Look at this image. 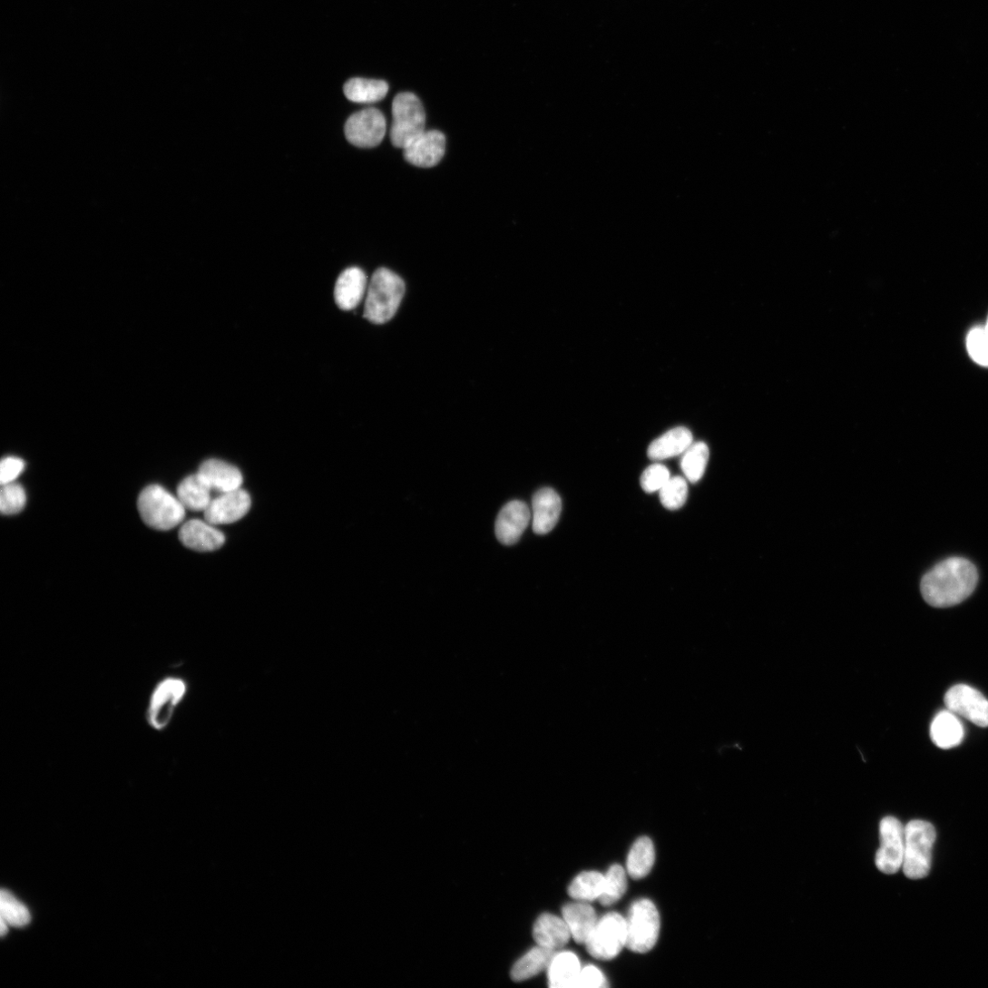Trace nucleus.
<instances>
[{"mask_svg":"<svg viewBox=\"0 0 988 988\" xmlns=\"http://www.w3.org/2000/svg\"><path fill=\"white\" fill-rule=\"evenodd\" d=\"M978 578L977 570L971 562L959 557L949 558L924 576L922 595L933 607L954 606L973 592Z\"/></svg>","mask_w":988,"mask_h":988,"instance_id":"nucleus-1","label":"nucleus"},{"mask_svg":"<svg viewBox=\"0 0 988 988\" xmlns=\"http://www.w3.org/2000/svg\"><path fill=\"white\" fill-rule=\"evenodd\" d=\"M403 279L387 269H377L368 284L364 316L376 324L388 322L405 296Z\"/></svg>","mask_w":988,"mask_h":988,"instance_id":"nucleus-2","label":"nucleus"},{"mask_svg":"<svg viewBox=\"0 0 988 988\" xmlns=\"http://www.w3.org/2000/svg\"><path fill=\"white\" fill-rule=\"evenodd\" d=\"M138 509L144 523L160 531H169L179 525L186 513L179 498L160 485H150L142 492Z\"/></svg>","mask_w":988,"mask_h":988,"instance_id":"nucleus-3","label":"nucleus"},{"mask_svg":"<svg viewBox=\"0 0 988 988\" xmlns=\"http://www.w3.org/2000/svg\"><path fill=\"white\" fill-rule=\"evenodd\" d=\"M936 832L924 820H913L905 827V850L903 870L911 880L925 877L931 869Z\"/></svg>","mask_w":988,"mask_h":988,"instance_id":"nucleus-4","label":"nucleus"},{"mask_svg":"<svg viewBox=\"0 0 988 988\" xmlns=\"http://www.w3.org/2000/svg\"><path fill=\"white\" fill-rule=\"evenodd\" d=\"M392 114L390 137L395 147L404 149L425 132V110L416 94L409 92L398 93L393 101Z\"/></svg>","mask_w":988,"mask_h":988,"instance_id":"nucleus-5","label":"nucleus"},{"mask_svg":"<svg viewBox=\"0 0 988 988\" xmlns=\"http://www.w3.org/2000/svg\"><path fill=\"white\" fill-rule=\"evenodd\" d=\"M660 925V915L651 901L634 902L626 918V947L634 953L649 952L657 943Z\"/></svg>","mask_w":988,"mask_h":988,"instance_id":"nucleus-6","label":"nucleus"},{"mask_svg":"<svg viewBox=\"0 0 988 988\" xmlns=\"http://www.w3.org/2000/svg\"><path fill=\"white\" fill-rule=\"evenodd\" d=\"M186 693L187 684L181 679L170 677L159 682L153 690L147 709L149 725L158 731L165 729Z\"/></svg>","mask_w":988,"mask_h":988,"instance_id":"nucleus-7","label":"nucleus"},{"mask_svg":"<svg viewBox=\"0 0 988 988\" xmlns=\"http://www.w3.org/2000/svg\"><path fill=\"white\" fill-rule=\"evenodd\" d=\"M626 943V918L617 913H610L599 919L586 946L593 957L611 960L621 952Z\"/></svg>","mask_w":988,"mask_h":988,"instance_id":"nucleus-8","label":"nucleus"},{"mask_svg":"<svg viewBox=\"0 0 988 988\" xmlns=\"http://www.w3.org/2000/svg\"><path fill=\"white\" fill-rule=\"evenodd\" d=\"M881 846L875 863L883 873L893 875L903 868L905 850V827L895 817L884 818L880 826Z\"/></svg>","mask_w":988,"mask_h":988,"instance_id":"nucleus-9","label":"nucleus"},{"mask_svg":"<svg viewBox=\"0 0 988 988\" xmlns=\"http://www.w3.org/2000/svg\"><path fill=\"white\" fill-rule=\"evenodd\" d=\"M347 139L359 148H374L384 140L386 132V118L380 110L367 108L352 115L345 128Z\"/></svg>","mask_w":988,"mask_h":988,"instance_id":"nucleus-10","label":"nucleus"},{"mask_svg":"<svg viewBox=\"0 0 988 988\" xmlns=\"http://www.w3.org/2000/svg\"><path fill=\"white\" fill-rule=\"evenodd\" d=\"M946 709L982 728L988 727V700L983 695L967 685H957L944 697Z\"/></svg>","mask_w":988,"mask_h":988,"instance_id":"nucleus-11","label":"nucleus"},{"mask_svg":"<svg viewBox=\"0 0 988 988\" xmlns=\"http://www.w3.org/2000/svg\"><path fill=\"white\" fill-rule=\"evenodd\" d=\"M251 497L242 488L213 498L204 513V519L213 525L230 524L244 518L251 508Z\"/></svg>","mask_w":988,"mask_h":988,"instance_id":"nucleus-12","label":"nucleus"},{"mask_svg":"<svg viewBox=\"0 0 988 988\" xmlns=\"http://www.w3.org/2000/svg\"><path fill=\"white\" fill-rule=\"evenodd\" d=\"M403 150L404 158L410 164L431 168L443 160L446 151V138L437 131H425Z\"/></svg>","mask_w":988,"mask_h":988,"instance_id":"nucleus-13","label":"nucleus"},{"mask_svg":"<svg viewBox=\"0 0 988 988\" xmlns=\"http://www.w3.org/2000/svg\"><path fill=\"white\" fill-rule=\"evenodd\" d=\"M183 545L198 553L218 551L226 543L225 534L209 522L192 519L186 522L179 532Z\"/></svg>","mask_w":988,"mask_h":988,"instance_id":"nucleus-14","label":"nucleus"},{"mask_svg":"<svg viewBox=\"0 0 988 988\" xmlns=\"http://www.w3.org/2000/svg\"><path fill=\"white\" fill-rule=\"evenodd\" d=\"M531 512L525 503L512 501L503 507L495 522V534L504 545L516 543L531 520Z\"/></svg>","mask_w":988,"mask_h":988,"instance_id":"nucleus-15","label":"nucleus"},{"mask_svg":"<svg viewBox=\"0 0 988 988\" xmlns=\"http://www.w3.org/2000/svg\"><path fill=\"white\" fill-rule=\"evenodd\" d=\"M533 530L537 534L552 532L559 522L562 501L552 488H543L535 493L532 501Z\"/></svg>","mask_w":988,"mask_h":988,"instance_id":"nucleus-16","label":"nucleus"},{"mask_svg":"<svg viewBox=\"0 0 988 988\" xmlns=\"http://www.w3.org/2000/svg\"><path fill=\"white\" fill-rule=\"evenodd\" d=\"M198 474L208 484L211 492L218 494L241 489L244 481L239 468L216 459L205 461L200 466Z\"/></svg>","mask_w":988,"mask_h":988,"instance_id":"nucleus-17","label":"nucleus"},{"mask_svg":"<svg viewBox=\"0 0 988 988\" xmlns=\"http://www.w3.org/2000/svg\"><path fill=\"white\" fill-rule=\"evenodd\" d=\"M367 288V277L361 269H347L337 279L335 289L336 302L340 308L352 310L363 300Z\"/></svg>","mask_w":988,"mask_h":988,"instance_id":"nucleus-18","label":"nucleus"},{"mask_svg":"<svg viewBox=\"0 0 988 988\" xmlns=\"http://www.w3.org/2000/svg\"><path fill=\"white\" fill-rule=\"evenodd\" d=\"M533 936L537 945L557 951L569 943L572 934L563 917L543 914L534 923Z\"/></svg>","mask_w":988,"mask_h":988,"instance_id":"nucleus-19","label":"nucleus"},{"mask_svg":"<svg viewBox=\"0 0 988 988\" xmlns=\"http://www.w3.org/2000/svg\"><path fill=\"white\" fill-rule=\"evenodd\" d=\"M693 444V435L685 426L675 427L655 439L648 448L649 459L655 462L683 455Z\"/></svg>","mask_w":988,"mask_h":988,"instance_id":"nucleus-20","label":"nucleus"},{"mask_svg":"<svg viewBox=\"0 0 988 988\" xmlns=\"http://www.w3.org/2000/svg\"><path fill=\"white\" fill-rule=\"evenodd\" d=\"M562 917L577 944H586L599 918L594 908L585 902L572 903L562 908Z\"/></svg>","mask_w":988,"mask_h":988,"instance_id":"nucleus-21","label":"nucleus"},{"mask_svg":"<svg viewBox=\"0 0 988 988\" xmlns=\"http://www.w3.org/2000/svg\"><path fill=\"white\" fill-rule=\"evenodd\" d=\"M582 969L577 954L556 952L546 969L548 985L553 988H575Z\"/></svg>","mask_w":988,"mask_h":988,"instance_id":"nucleus-22","label":"nucleus"},{"mask_svg":"<svg viewBox=\"0 0 988 988\" xmlns=\"http://www.w3.org/2000/svg\"><path fill=\"white\" fill-rule=\"evenodd\" d=\"M930 734L937 747L949 749L962 743L964 738V728L959 717L946 709L940 711L934 719Z\"/></svg>","mask_w":988,"mask_h":988,"instance_id":"nucleus-23","label":"nucleus"},{"mask_svg":"<svg viewBox=\"0 0 988 988\" xmlns=\"http://www.w3.org/2000/svg\"><path fill=\"white\" fill-rule=\"evenodd\" d=\"M211 490L197 474L185 478L178 486L177 497L187 510L204 512L210 504Z\"/></svg>","mask_w":988,"mask_h":988,"instance_id":"nucleus-24","label":"nucleus"},{"mask_svg":"<svg viewBox=\"0 0 988 988\" xmlns=\"http://www.w3.org/2000/svg\"><path fill=\"white\" fill-rule=\"evenodd\" d=\"M556 952L540 945L532 948L513 966L512 979L515 982L524 981L547 969Z\"/></svg>","mask_w":988,"mask_h":988,"instance_id":"nucleus-25","label":"nucleus"},{"mask_svg":"<svg viewBox=\"0 0 988 988\" xmlns=\"http://www.w3.org/2000/svg\"><path fill=\"white\" fill-rule=\"evenodd\" d=\"M388 84L382 80L353 78L345 84L347 97L355 103H372L383 100L388 93Z\"/></svg>","mask_w":988,"mask_h":988,"instance_id":"nucleus-26","label":"nucleus"},{"mask_svg":"<svg viewBox=\"0 0 988 988\" xmlns=\"http://www.w3.org/2000/svg\"><path fill=\"white\" fill-rule=\"evenodd\" d=\"M655 861L652 841L646 836L639 838L631 846L627 857V872L633 880H641L651 870Z\"/></svg>","mask_w":988,"mask_h":988,"instance_id":"nucleus-27","label":"nucleus"},{"mask_svg":"<svg viewBox=\"0 0 988 988\" xmlns=\"http://www.w3.org/2000/svg\"><path fill=\"white\" fill-rule=\"evenodd\" d=\"M605 875L597 871H585L575 877L569 887L570 896L579 902L591 903L599 900L604 887Z\"/></svg>","mask_w":988,"mask_h":988,"instance_id":"nucleus-28","label":"nucleus"},{"mask_svg":"<svg viewBox=\"0 0 988 988\" xmlns=\"http://www.w3.org/2000/svg\"><path fill=\"white\" fill-rule=\"evenodd\" d=\"M709 459V450L706 444H692L683 454L680 464L685 478L692 484L700 481L705 474Z\"/></svg>","mask_w":988,"mask_h":988,"instance_id":"nucleus-29","label":"nucleus"},{"mask_svg":"<svg viewBox=\"0 0 988 988\" xmlns=\"http://www.w3.org/2000/svg\"><path fill=\"white\" fill-rule=\"evenodd\" d=\"M626 890L625 870L620 865H613L605 875L603 892L599 901L603 906H611L621 899Z\"/></svg>","mask_w":988,"mask_h":988,"instance_id":"nucleus-30","label":"nucleus"},{"mask_svg":"<svg viewBox=\"0 0 988 988\" xmlns=\"http://www.w3.org/2000/svg\"><path fill=\"white\" fill-rule=\"evenodd\" d=\"M0 915L14 927L22 928L31 923V914L27 907L5 890L0 894Z\"/></svg>","mask_w":988,"mask_h":988,"instance_id":"nucleus-31","label":"nucleus"},{"mask_svg":"<svg viewBox=\"0 0 988 988\" xmlns=\"http://www.w3.org/2000/svg\"><path fill=\"white\" fill-rule=\"evenodd\" d=\"M688 480L681 476L671 477L661 489L660 501L664 507L675 511L686 504L689 496Z\"/></svg>","mask_w":988,"mask_h":988,"instance_id":"nucleus-32","label":"nucleus"},{"mask_svg":"<svg viewBox=\"0 0 988 988\" xmlns=\"http://www.w3.org/2000/svg\"><path fill=\"white\" fill-rule=\"evenodd\" d=\"M970 357L977 365L988 367V333L985 327L971 329L966 339Z\"/></svg>","mask_w":988,"mask_h":988,"instance_id":"nucleus-33","label":"nucleus"},{"mask_svg":"<svg viewBox=\"0 0 988 988\" xmlns=\"http://www.w3.org/2000/svg\"><path fill=\"white\" fill-rule=\"evenodd\" d=\"M26 501V493L22 485L15 483L3 485L2 493H0V510L4 514H19L25 507Z\"/></svg>","mask_w":988,"mask_h":988,"instance_id":"nucleus-34","label":"nucleus"},{"mask_svg":"<svg viewBox=\"0 0 988 988\" xmlns=\"http://www.w3.org/2000/svg\"><path fill=\"white\" fill-rule=\"evenodd\" d=\"M670 470L659 464L649 466L641 474V486L648 494L660 492L670 480Z\"/></svg>","mask_w":988,"mask_h":988,"instance_id":"nucleus-35","label":"nucleus"},{"mask_svg":"<svg viewBox=\"0 0 988 988\" xmlns=\"http://www.w3.org/2000/svg\"><path fill=\"white\" fill-rule=\"evenodd\" d=\"M607 986V979L602 972L594 965H588L582 969L575 988H602Z\"/></svg>","mask_w":988,"mask_h":988,"instance_id":"nucleus-36","label":"nucleus"},{"mask_svg":"<svg viewBox=\"0 0 988 988\" xmlns=\"http://www.w3.org/2000/svg\"><path fill=\"white\" fill-rule=\"evenodd\" d=\"M25 469L24 462L17 457H7L0 465V483L2 485L15 483Z\"/></svg>","mask_w":988,"mask_h":988,"instance_id":"nucleus-37","label":"nucleus"},{"mask_svg":"<svg viewBox=\"0 0 988 988\" xmlns=\"http://www.w3.org/2000/svg\"><path fill=\"white\" fill-rule=\"evenodd\" d=\"M8 932L9 924L5 919L2 918V920H0V934L5 937L8 934Z\"/></svg>","mask_w":988,"mask_h":988,"instance_id":"nucleus-38","label":"nucleus"},{"mask_svg":"<svg viewBox=\"0 0 988 988\" xmlns=\"http://www.w3.org/2000/svg\"><path fill=\"white\" fill-rule=\"evenodd\" d=\"M984 327H985V328H986V331H987V333H988V317H987V321H986V324H985V326H984Z\"/></svg>","mask_w":988,"mask_h":988,"instance_id":"nucleus-39","label":"nucleus"}]
</instances>
